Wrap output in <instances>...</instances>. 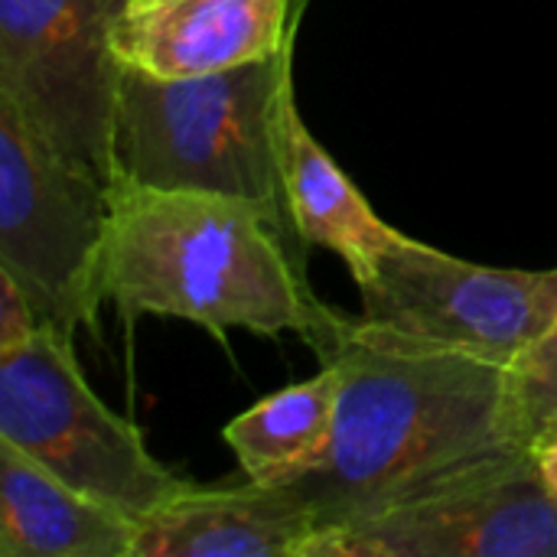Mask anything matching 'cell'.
<instances>
[{"label":"cell","mask_w":557,"mask_h":557,"mask_svg":"<svg viewBox=\"0 0 557 557\" xmlns=\"http://www.w3.org/2000/svg\"><path fill=\"white\" fill-rule=\"evenodd\" d=\"M548 281H552V294H555V304H557V268L548 271Z\"/></svg>","instance_id":"cell-17"},{"label":"cell","mask_w":557,"mask_h":557,"mask_svg":"<svg viewBox=\"0 0 557 557\" xmlns=\"http://www.w3.org/2000/svg\"><path fill=\"white\" fill-rule=\"evenodd\" d=\"M304 0H127L111 46L121 65L160 78H189L281 52Z\"/></svg>","instance_id":"cell-9"},{"label":"cell","mask_w":557,"mask_h":557,"mask_svg":"<svg viewBox=\"0 0 557 557\" xmlns=\"http://www.w3.org/2000/svg\"><path fill=\"white\" fill-rule=\"evenodd\" d=\"M0 441L137 522L189 486L147 450L134 421L91 392L75 336L55 326L0 352Z\"/></svg>","instance_id":"cell-4"},{"label":"cell","mask_w":557,"mask_h":557,"mask_svg":"<svg viewBox=\"0 0 557 557\" xmlns=\"http://www.w3.org/2000/svg\"><path fill=\"white\" fill-rule=\"evenodd\" d=\"M535 470H539V480L545 483V490L557 499V431L548 434L535 450Z\"/></svg>","instance_id":"cell-16"},{"label":"cell","mask_w":557,"mask_h":557,"mask_svg":"<svg viewBox=\"0 0 557 557\" xmlns=\"http://www.w3.org/2000/svg\"><path fill=\"white\" fill-rule=\"evenodd\" d=\"M294 39L268 59L189 78L124 65L111 127V183L251 199L307 248L284 180L287 117L297 104Z\"/></svg>","instance_id":"cell-3"},{"label":"cell","mask_w":557,"mask_h":557,"mask_svg":"<svg viewBox=\"0 0 557 557\" xmlns=\"http://www.w3.org/2000/svg\"><path fill=\"white\" fill-rule=\"evenodd\" d=\"M140 522L0 441V557H134Z\"/></svg>","instance_id":"cell-11"},{"label":"cell","mask_w":557,"mask_h":557,"mask_svg":"<svg viewBox=\"0 0 557 557\" xmlns=\"http://www.w3.org/2000/svg\"><path fill=\"white\" fill-rule=\"evenodd\" d=\"M307 557H557V499L532 457L503 476L323 532Z\"/></svg>","instance_id":"cell-8"},{"label":"cell","mask_w":557,"mask_h":557,"mask_svg":"<svg viewBox=\"0 0 557 557\" xmlns=\"http://www.w3.org/2000/svg\"><path fill=\"white\" fill-rule=\"evenodd\" d=\"M304 251L251 199L111 183L104 300L124 323L176 317L215 336H307L323 304Z\"/></svg>","instance_id":"cell-2"},{"label":"cell","mask_w":557,"mask_h":557,"mask_svg":"<svg viewBox=\"0 0 557 557\" xmlns=\"http://www.w3.org/2000/svg\"><path fill=\"white\" fill-rule=\"evenodd\" d=\"M359 294L362 320L509 369L557 320L548 271L463 261L408 235Z\"/></svg>","instance_id":"cell-7"},{"label":"cell","mask_w":557,"mask_h":557,"mask_svg":"<svg viewBox=\"0 0 557 557\" xmlns=\"http://www.w3.org/2000/svg\"><path fill=\"white\" fill-rule=\"evenodd\" d=\"M339 408V372L320 362L307 382L281 388L222 431L242 473L261 486H294L323 467Z\"/></svg>","instance_id":"cell-13"},{"label":"cell","mask_w":557,"mask_h":557,"mask_svg":"<svg viewBox=\"0 0 557 557\" xmlns=\"http://www.w3.org/2000/svg\"><path fill=\"white\" fill-rule=\"evenodd\" d=\"M304 339L339 372L330 454L297 483L320 535L535 457L519 428L509 366L408 339L326 304Z\"/></svg>","instance_id":"cell-1"},{"label":"cell","mask_w":557,"mask_h":557,"mask_svg":"<svg viewBox=\"0 0 557 557\" xmlns=\"http://www.w3.org/2000/svg\"><path fill=\"white\" fill-rule=\"evenodd\" d=\"M317 509L294 486H196L140 522L134 557H307Z\"/></svg>","instance_id":"cell-10"},{"label":"cell","mask_w":557,"mask_h":557,"mask_svg":"<svg viewBox=\"0 0 557 557\" xmlns=\"http://www.w3.org/2000/svg\"><path fill=\"white\" fill-rule=\"evenodd\" d=\"M127 0H0V101L55 153L111 183L121 59L111 33Z\"/></svg>","instance_id":"cell-6"},{"label":"cell","mask_w":557,"mask_h":557,"mask_svg":"<svg viewBox=\"0 0 557 557\" xmlns=\"http://www.w3.org/2000/svg\"><path fill=\"white\" fill-rule=\"evenodd\" d=\"M39 313L20 281L0 268V352L23 346L39 330Z\"/></svg>","instance_id":"cell-15"},{"label":"cell","mask_w":557,"mask_h":557,"mask_svg":"<svg viewBox=\"0 0 557 557\" xmlns=\"http://www.w3.org/2000/svg\"><path fill=\"white\" fill-rule=\"evenodd\" d=\"M519 428L535 450L557 431V320L512 366Z\"/></svg>","instance_id":"cell-14"},{"label":"cell","mask_w":557,"mask_h":557,"mask_svg":"<svg viewBox=\"0 0 557 557\" xmlns=\"http://www.w3.org/2000/svg\"><path fill=\"white\" fill-rule=\"evenodd\" d=\"M284 180L300 238L339 255L356 287H362L379 271L382 258L401 242V232L369 206L343 166L320 147L297 104L287 117Z\"/></svg>","instance_id":"cell-12"},{"label":"cell","mask_w":557,"mask_h":557,"mask_svg":"<svg viewBox=\"0 0 557 557\" xmlns=\"http://www.w3.org/2000/svg\"><path fill=\"white\" fill-rule=\"evenodd\" d=\"M111 183L55 153L0 101V268L39 323L75 336L104 304Z\"/></svg>","instance_id":"cell-5"}]
</instances>
